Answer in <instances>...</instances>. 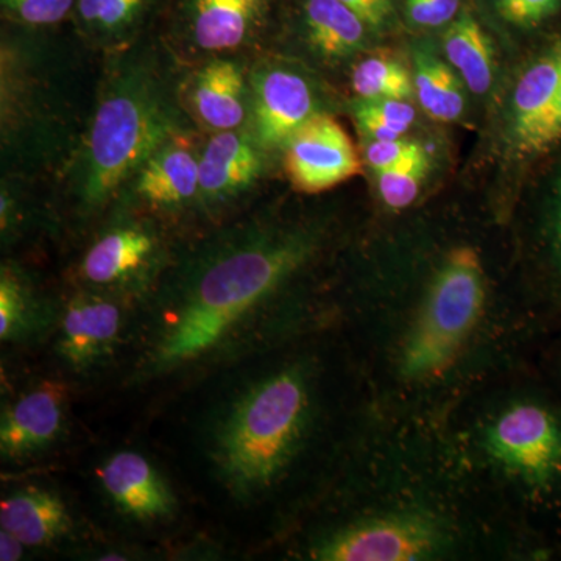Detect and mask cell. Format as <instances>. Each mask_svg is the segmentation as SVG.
<instances>
[{"mask_svg":"<svg viewBox=\"0 0 561 561\" xmlns=\"http://www.w3.org/2000/svg\"><path fill=\"white\" fill-rule=\"evenodd\" d=\"M502 20L518 27H535L561 9V0H493Z\"/></svg>","mask_w":561,"mask_h":561,"instance_id":"26","label":"cell"},{"mask_svg":"<svg viewBox=\"0 0 561 561\" xmlns=\"http://www.w3.org/2000/svg\"><path fill=\"white\" fill-rule=\"evenodd\" d=\"M309 413L311 394L301 371H276L251 386L214 432L221 481L243 497L268 489L297 453Z\"/></svg>","mask_w":561,"mask_h":561,"instance_id":"2","label":"cell"},{"mask_svg":"<svg viewBox=\"0 0 561 561\" xmlns=\"http://www.w3.org/2000/svg\"><path fill=\"white\" fill-rule=\"evenodd\" d=\"M284 147L287 175L295 190L306 194L331 190L360 172L348 133L327 114L302 125Z\"/></svg>","mask_w":561,"mask_h":561,"instance_id":"8","label":"cell"},{"mask_svg":"<svg viewBox=\"0 0 561 561\" xmlns=\"http://www.w3.org/2000/svg\"><path fill=\"white\" fill-rule=\"evenodd\" d=\"M424 149L419 142L404 138L391 140H370L365 147V160L376 173L394 168L401 162L411 160Z\"/></svg>","mask_w":561,"mask_h":561,"instance_id":"29","label":"cell"},{"mask_svg":"<svg viewBox=\"0 0 561 561\" xmlns=\"http://www.w3.org/2000/svg\"><path fill=\"white\" fill-rule=\"evenodd\" d=\"M260 147V142L249 133H217L198 158V194L208 201H225L250 187L260 176L262 169Z\"/></svg>","mask_w":561,"mask_h":561,"instance_id":"10","label":"cell"},{"mask_svg":"<svg viewBox=\"0 0 561 561\" xmlns=\"http://www.w3.org/2000/svg\"><path fill=\"white\" fill-rule=\"evenodd\" d=\"M101 479L114 502L135 518H162L175 505L160 474L138 453L125 451L111 457L102 468Z\"/></svg>","mask_w":561,"mask_h":561,"instance_id":"11","label":"cell"},{"mask_svg":"<svg viewBox=\"0 0 561 561\" xmlns=\"http://www.w3.org/2000/svg\"><path fill=\"white\" fill-rule=\"evenodd\" d=\"M24 542L18 540L10 531H0V560L14 561L21 559Z\"/></svg>","mask_w":561,"mask_h":561,"instance_id":"34","label":"cell"},{"mask_svg":"<svg viewBox=\"0 0 561 561\" xmlns=\"http://www.w3.org/2000/svg\"><path fill=\"white\" fill-rule=\"evenodd\" d=\"M405 16L419 28L448 25L459 14L460 0H404Z\"/></svg>","mask_w":561,"mask_h":561,"instance_id":"30","label":"cell"},{"mask_svg":"<svg viewBox=\"0 0 561 561\" xmlns=\"http://www.w3.org/2000/svg\"><path fill=\"white\" fill-rule=\"evenodd\" d=\"M136 191L158 206L181 205L201 192L198 158L179 142H168L139 169Z\"/></svg>","mask_w":561,"mask_h":561,"instance_id":"17","label":"cell"},{"mask_svg":"<svg viewBox=\"0 0 561 561\" xmlns=\"http://www.w3.org/2000/svg\"><path fill=\"white\" fill-rule=\"evenodd\" d=\"M413 88L420 106L431 119L459 121L465 113V83L456 70L430 49L413 50Z\"/></svg>","mask_w":561,"mask_h":561,"instance_id":"20","label":"cell"},{"mask_svg":"<svg viewBox=\"0 0 561 561\" xmlns=\"http://www.w3.org/2000/svg\"><path fill=\"white\" fill-rule=\"evenodd\" d=\"M302 16L309 44L327 60H346L370 41V25L341 0H305Z\"/></svg>","mask_w":561,"mask_h":561,"instance_id":"16","label":"cell"},{"mask_svg":"<svg viewBox=\"0 0 561 561\" xmlns=\"http://www.w3.org/2000/svg\"><path fill=\"white\" fill-rule=\"evenodd\" d=\"M559 142H561V83L551 113L548 114L540 128L531 135V138L524 144L519 153H541Z\"/></svg>","mask_w":561,"mask_h":561,"instance_id":"31","label":"cell"},{"mask_svg":"<svg viewBox=\"0 0 561 561\" xmlns=\"http://www.w3.org/2000/svg\"><path fill=\"white\" fill-rule=\"evenodd\" d=\"M443 54L472 94L485 95L491 90L496 76L493 44L471 11L461 10L449 22Z\"/></svg>","mask_w":561,"mask_h":561,"instance_id":"18","label":"cell"},{"mask_svg":"<svg viewBox=\"0 0 561 561\" xmlns=\"http://www.w3.org/2000/svg\"><path fill=\"white\" fill-rule=\"evenodd\" d=\"M561 83V38L524 70L513 91L511 139L516 150L551 113Z\"/></svg>","mask_w":561,"mask_h":561,"instance_id":"12","label":"cell"},{"mask_svg":"<svg viewBox=\"0 0 561 561\" xmlns=\"http://www.w3.org/2000/svg\"><path fill=\"white\" fill-rule=\"evenodd\" d=\"M440 541V529L431 518L402 513L335 531L312 556L324 561H411L432 556Z\"/></svg>","mask_w":561,"mask_h":561,"instance_id":"5","label":"cell"},{"mask_svg":"<svg viewBox=\"0 0 561 561\" xmlns=\"http://www.w3.org/2000/svg\"><path fill=\"white\" fill-rule=\"evenodd\" d=\"M351 88L362 101H409L415 94L411 70L390 57H368L357 62L351 72Z\"/></svg>","mask_w":561,"mask_h":561,"instance_id":"22","label":"cell"},{"mask_svg":"<svg viewBox=\"0 0 561 561\" xmlns=\"http://www.w3.org/2000/svg\"><path fill=\"white\" fill-rule=\"evenodd\" d=\"M65 400V387L44 382L14 402L0 426L3 456L20 459L49 445L61 430Z\"/></svg>","mask_w":561,"mask_h":561,"instance_id":"9","label":"cell"},{"mask_svg":"<svg viewBox=\"0 0 561 561\" xmlns=\"http://www.w3.org/2000/svg\"><path fill=\"white\" fill-rule=\"evenodd\" d=\"M69 513L60 497L39 489L11 494L0 504V527L24 546H41L69 530Z\"/></svg>","mask_w":561,"mask_h":561,"instance_id":"19","label":"cell"},{"mask_svg":"<svg viewBox=\"0 0 561 561\" xmlns=\"http://www.w3.org/2000/svg\"><path fill=\"white\" fill-rule=\"evenodd\" d=\"M25 311H27V305H25L20 280L10 272L3 271L0 278V337L2 341L20 331L24 324Z\"/></svg>","mask_w":561,"mask_h":561,"instance_id":"28","label":"cell"},{"mask_svg":"<svg viewBox=\"0 0 561 561\" xmlns=\"http://www.w3.org/2000/svg\"><path fill=\"white\" fill-rule=\"evenodd\" d=\"M551 228L553 247L561 262V172L553 190Z\"/></svg>","mask_w":561,"mask_h":561,"instance_id":"33","label":"cell"},{"mask_svg":"<svg viewBox=\"0 0 561 561\" xmlns=\"http://www.w3.org/2000/svg\"><path fill=\"white\" fill-rule=\"evenodd\" d=\"M247 88L242 69L231 60H214L198 72L192 103L203 124L216 130H236L247 117Z\"/></svg>","mask_w":561,"mask_h":561,"instance_id":"15","label":"cell"},{"mask_svg":"<svg viewBox=\"0 0 561 561\" xmlns=\"http://www.w3.org/2000/svg\"><path fill=\"white\" fill-rule=\"evenodd\" d=\"M485 305L478 251L454 249L432 280L426 300L401 351V373L424 381L448 370L468 341Z\"/></svg>","mask_w":561,"mask_h":561,"instance_id":"4","label":"cell"},{"mask_svg":"<svg viewBox=\"0 0 561 561\" xmlns=\"http://www.w3.org/2000/svg\"><path fill=\"white\" fill-rule=\"evenodd\" d=\"M119 328L121 312L113 302L80 298L62 317L58 350L72 365L91 364L116 341Z\"/></svg>","mask_w":561,"mask_h":561,"instance_id":"14","label":"cell"},{"mask_svg":"<svg viewBox=\"0 0 561 561\" xmlns=\"http://www.w3.org/2000/svg\"><path fill=\"white\" fill-rule=\"evenodd\" d=\"M175 131V116L157 80L144 69L121 73L99 105L88 136L84 201L92 206L108 201Z\"/></svg>","mask_w":561,"mask_h":561,"instance_id":"3","label":"cell"},{"mask_svg":"<svg viewBox=\"0 0 561 561\" xmlns=\"http://www.w3.org/2000/svg\"><path fill=\"white\" fill-rule=\"evenodd\" d=\"M430 169L426 150L394 168L376 173L382 202L391 209H405L416 201Z\"/></svg>","mask_w":561,"mask_h":561,"instance_id":"24","label":"cell"},{"mask_svg":"<svg viewBox=\"0 0 561 561\" xmlns=\"http://www.w3.org/2000/svg\"><path fill=\"white\" fill-rule=\"evenodd\" d=\"M312 241L298 232L257 234L224 247L192 273L153 359L175 368L217 348L305 264Z\"/></svg>","mask_w":561,"mask_h":561,"instance_id":"1","label":"cell"},{"mask_svg":"<svg viewBox=\"0 0 561 561\" xmlns=\"http://www.w3.org/2000/svg\"><path fill=\"white\" fill-rule=\"evenodd\" d=\"M367 22L373 31H382L393 16V0H341Z\"/></svg>","mask_w":561,"mask_h":561,"instance_id":"32","label":"cell"},{"mask_svg":"<svg viewBox=\"0 0 561 561\" xmlns=\"http://www.w3.org/2000/svg\"><path fill=\"white\" fill-rule=\"evenodd\" d=\"M268 0H192L191 32L203 50L238 49L250 38Z\"/></svg>","mask_w":561,"mask_h":561,"instance_id":"13","label":"cell"},{"mask_svg":"<svg viewBox=\"0 0 561 561\" xmlns=\"http://www.w3.org/2000/svg\"><path fill=\"white\" fill-rule=\"evenodd\" d=\"M147 0H79L81 20L91 27L117 33L130 27L142 13Z\"/></svg>","mask_w":561,"mask_h":561,"instance_id":"25","label":"cell"},{"mask_svg":"<svg viewBox=\"0 0 561 561\" xmlns=\"http://www.w3.org/2000/svg\"><path fill=\"white\" fill-rule=\"evenodd\" d=\"M153 250L147 232L122 228L103 236L92 245L83 262V273L92 283L108 284L139 268Z\"/></svg>","mask_w":561,"mask_h":561,"instance_id":"21","label":"cell"},{"mask_svg":"<svg viewBox=\"0 0 561 561\" xmlns=\"http://www.w3.org/2000/svg\"><path fill=\"white\" fill-rule=\"evenodd\" d=\"M73 0H2L3 10L31 25H50L65 20Z\"/></svg>","mask_w":561,"mask_h":561,"instance_id":"27","label":"cell"},{"mask_svg":"<svg viewBox=\"0 0 561 561\" xmlns=\"http://www.w3.org/2000/svg\"><path fill=\"white\" fill-rule=\"evenodd\" d=\"M353 116L368 140H391L400 139L411 130L416 111L401 99H357Z\"/></svg>","mask_w":561,"mask_h":561,"instance_id":"23","label":"cell"},{"mask_svg":"<svg viewBox=\"0 0 561 561\" xmlns=\"http://www.w3.org/2000/svg\"><path fill=\"white\" fill-rule=\"evenodd\" d=\"M250 110L254 139L262 149L284 147L302 125L319 116L311 81L287 66H262L251 76Z\"/></svg>","mask_w":561,"mask_h":561,"instance_id":"7","label":"cell"},{"mask_svg":"<svg viewBox=\"0 0 561 561\" xmlns=\"http://www.w3.org/2000/svg\"><path fill=\"white\" fill-rule=\"evenodd\" d=\"M486 448L505 470L531 483L551 481L561 470V427L537 404L502 413L486 432Z\"/></svg>","mask_w":561,"mask_h":561,"instance_id":"6","label":"cell"}]
</instances>
